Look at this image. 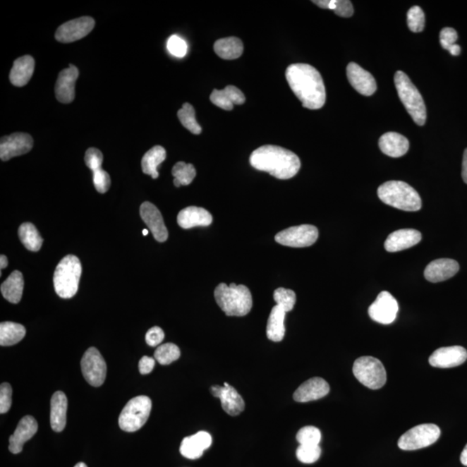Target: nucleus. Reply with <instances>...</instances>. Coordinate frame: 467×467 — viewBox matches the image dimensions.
I'll list each match as a JSON object with an SVG mask.
<instances>
[{
  "mask_svg": "<svg viewBox=\"0 0 467 467\" xmlns=\"http://www.w3.org/2000/svg\"><path fill=\"white\" fill-rule=\"evenodd\" d=\"M38 430V424L32 416L23 417L18 424L16 430L9 439V450L11 454H20L23 447L32 439Z\"/></svg>",
  "mask_w": 467,
  "mask_h": 467,
  "instance_id": "nucleus-19",
  "label": "nucleus"
},
{
  "mask_svg": "<svg viewBox=\"0 0 467 467\" xmlns=\"http://www.w3.org/2000/svg\"><path fill=\"white\" fill-rule=\"evenodd\" d=\"M330 392V386L323 378L313 377L305 381L293 394V399L297 403H308V401L321 399Z\"/></svg>",
  "mask_w": 467,
  "mask_h": 467,
  "instance_id": "nucleus-21",
  "label": "nucleus"
},
{
  "mask_svg": "<svg viewBox=\"0 0 467 467\" xmlns=\"http://www.w3.org/2000/svg\"><path fill=\"white\" fill-rule=\"evenodd\" d=\"M422 241V233L413 229H399L390 233L385 241V250L389 253H395L408 250Z\"/></svg>",
  "mask_w": 467,
  "mask_h": 467,
  "instance_id": "nucleus-22",
  "label": "nucleus"
},
{
  "mask_svg": "<svg viewBox=\"0 0 467 467\" xmlns=\"http://www.w3.org/2000/svg\"><path fill=\"white\" fill-rule=\"evenodd\" d=\"M461 461L463 465L467 466V444L465 449H463L461 455Z\"/></svg>",
  "mask_w": 467,
  "mask_h": 467,
  "instance_id": "nucleus-54",
  "label": "nucleus"
},
{
  "mask_svg": "<svg viewBox=\"0 0 467 467\" xmlns=\"http://www.w3.org/2000/svg\"><path fill=\"white\" fill-rule=\"evenodd\" d=\"M250 162L255 169L269 174L278 179H290L301 169L298 157L281 147L266 145L252 152Z\"/></svg>",
  "mask_w": 467,
  "mask_h": 467,
  "instance_id": "nucleus-2",
  "label": "nucleus"
},
{
  "mask_svg": "<svg viewBox=\"0 0 467 467\" xmlns=\"http://www.w3.org/2000/svg\"><path fill=\"white\" fill-rule=\"evenodd\" d=\"M346 71L351 85L359 94L370 97L377 91V83L373 75L370 72L363 70L358 64L350 63L348 64Z\"/></svg>",
  "mask_w": 467,
  "mask_h": 467,
  "instance_id": "nucleus-18",
  "label": "nucleus"
},
{
  "mask_svg": "<svg viewBox=\"0 0 467 467\" xmlns=\"http://www.w3.org/2000/svg\"><path fill=\"white\" fill-rule=\"evenodd\" d=\"M214 51L221 59L225 60L237 59L243 55V42L236 37L222 38L214 44Z\"/></svg>",
  "mask_w": 467,
  "mask_h": 467,
  "instance_id": "nucleus-32",
  "label": "nucleus"
},
{
  "mask_svg": "<svg viewBox=\"0 0 467 467\" xmlns=\"http://www.w3.org/2000/svg\"><path fill=\"white\" fill-rule=\"evenodd\" d=\"M35 61L30 56H24L15 60L10 72V81L16 87H24L33 75Z\"/></svg>",
  "mask_w": 467,
  "mask_h": 467,
  "instance_id": "nucleus-28",
  "label": "nucleus"
},
{
  "mask_svg": "<svg viewBox=\"0 0 467 467\" xmlns=\"http://www.w3.org/2000/svg\"><path fill=\"white\" fill-rule=\"evenodd\" d=\"M25 281L21 272H13L10 277L2 283L1 293L6 301L13 304L20 302L23 291H24Z\"/></svg>",
  "mask_w": 467,
  "mask_h": 467,
  "instance_id": "nucleus-31",
  "label": "nucleus"
},
{
  "mask_svg": "<svg viewBox=\"0 0 467 467\" xmlns=\"http://www.w3.org/2000/svg\"><path fill=\"white\" fill-rule=\"evenodd\" d=\"M408 25L413 32H422L425 26V15L420 6H413L408 13Z\"/></svg>",
  "mask_w": 467,
  "mask_h": 467,
  "instance_id": "nucleus-42",
  "label": "nucleus"
},
{
  "mask_svg": "<svg viewBox=\"0 0 467 467\" xmlns=\"http://www.w3.org/2000/svg\"><path fill=\"white\" fill-rule=\"evenodd\" d=\"M152 411V401L145 396L133 398L125 406L119 417V426L125 432L140 430L147 422Z\"/></svg>",
  "mask_w": 467,
  "mask_h": 467,
  "instance_id": "nucleus-7",
  "label": "nucleus"
},
{
  "mask_svg": "<svg viewBox=\"0 0 467 467\" xmlns=\"http://www.w3.org/2000/svg\"><path fill=\"white\" fill-rule=\"evenodd\" d=\"M95 22L91 17H82L64 23L57 29L56 40L60 43L68 44L85 37L95 28Z\"/></svg>",
  "mask_w": 467,
  "mask_h": 467,
  "instance_id": "nucleus-13",
  "label": "nucleus"
},
{
  "mask_svg": "<svg viewBox=\"0 0 467 467\" xmlns=\"http://www.w3.org/2000/svg\"><path fill=\"white\" fill-rule=\"evenodd\" d=\"M395 84L398 95L406 110L417 125L423 126L427 120V109L422 95L403 71H397Z\"/></svg>",
  "mask_w": 467,
  "mask_h": 467,
  "instance_id": "nucleus-6",
  "label": "nucleus"
},
{
  "mask_svg": "<svg viewBox=\"0 0 467 467\" xmlns=\"http://www.w3.org/2000/svg\"><path fill=\"white\" fill-rule=\"evenodd\" d=\"M164 333L162 328L154 327L150 329L145 335V341L148 346L155 347L163 342Z\"/></svg>",
  "mask_w": 467,
  "mask_h": 467,
  "instance_id": "nucleus-49",
  "label": "nucleus"
},
{
  "mask_svg": "<svg viewBox=\"0 0 467 467\" xmlns=\"http://www.w3.org/2000/svg\"><path fill=\"white\" fill-rule=\"evenodd\" d=\"M25 334L24 325L13 322H2L0 324V346H14L20 342Z\"/></svg>",
  "mask_w": 467,
  "mask_h": 467,
  "instance_id": "nucleus-34",
  "label": "nucleus"
},
{
  "mask_svg": "<svg viewBox=\"0 0 467 467\" xmlns=\"http://www.w3.org/2000/svg\"><path fill=\"white\" fill-rule=\"evenodd\" d=\"M286 313L285 310L278 305L272 309L267 325V336L271 341L281 342L284 339Z\"/></svg>",
  "mask_w": 467,
  "mask_h": 467,
  "instance_id": "nucleus-30",
  "label": "nucleus"
},
{
  "mask_svg": "<svg viewBox=\"0 0 467 467\" xmlns=\"http://www.w3.org/2000/svg\"><path fill=\"white\" fill-rule=\"evenodd\" d=\"M214 296L218 306L227 316L243 317L251 311L252 296L246 286H237L235 283L227 286L221 283L217 286Z\"/></svg>",
  "mask_w": 467,
  "mask_h": 467,
  "instance_id": "nucleus-3",
  "label": "nucleus"
},
{
  "mask_svg": "<svg viewBox=\"0 0 467 467\" xmlns=\"http://www.w3.org/2000/svg\"><path fill=\"white\" fill-rule=\"evenodd\" d=\"M78 76V68L72 64L59 73L55 87L57 101L65 103V104L74 101L75 86Z\"/></svg>",
  "mask_w": 467,
  "mask_h": 467,
  "instance_id": "nucleus-20",
  "label": "nucleus"
},
{
  "mask_svg": "<svg viewBox=\"0 0 467 467\" xmlns=\"http://www.w3.org/2000/svg\"><path fill=\"white\" fill-rule=\"evenodd\" d=\"M18 236L24 246L30 251H40L44 243V239L35 226L30 223L23 224L19 227Z\"/></svg>",
  "mask_w": 467,
  "mask_h": 467,
  "instance_id": "nucleus-35",
  "label": "nucleus"
},
{
  "mask_svg": "<svg viewBox=\"0 0 467 467\" xmlns=\"http://www.w3.org/2000/svg\"><path fill=\"white\" fill-rule=\"evenodd\" d=\"M246 101L242 91L235 86H227L223 90H214L210 102L224 110H232L235 105H242Z\"/></svg>",
  "mask_w": 467,
  "mask_h": 467,
  "instance_id": "nucleus-27",
  "label": "nucleus"
},
{
  "mask_svg": "<svg viewBox=\"0 0 467 467\" xmlns=\"http://www.w3.org/2000/svg\"><path fill=\"white\" fill-rule=\"evenodd\" d=\"M399 305L392 293L382 291L369 308L370 319L382 325H389L396 319Z\"/></svg>",
  "mask_w": 467,
  "mask_h": 467,
  "instance_id": "nucleus-12",
  "label": "nucleus"
},
{
  "mask_svg": "<svg viewBox=\"0 0 467 467\" xmlns=\"http://www.w3.org/2000/svg\"><path fill=\"white\" fill-rule=\"evenodd\" d=\"M319 231L315 226L303 224L293 226L279 232L275 241L279 244L291 248H306L317 242Z\"/></svg>",
  "mask_w": 467,
  "mask_h": 467,
  "instance_id": "nucleus-10",
  "label": "nucleus"
},
{
  "mask_svg": "<svg viewBox=\"0 0 467 467\" xmlns=\"http://www.w3.org/2000/svg\"><path fill=\"white\" fill-rule=\"evenodd\" d=\"M379 147L387 156L400 158L408 152L409 142L407 138L400 133L389 132L380 138Z\"/></svg>",
  "mask_w": 467,
  "mask_h": 467,
  "instance_id": "nucleus-26",
  "label": "nucleus"
},
{
  "mask_svg": "<svg viewBox=\"0 0 467 467\" xmlns=\"http://www.w3.org/2000/svg\"><path fill=\"white\" fill-rule=\"evenodd\" d=\"M178 117L182 125L190 133L196 135H200L202 128L196 120V112L190 103H185L182 109L178 110Z\"/></svg>",
  "mask_w": 467,
  "mask_h": 467,
  "instance_id": "nucleus-38",
  "label": "nucleus"
},
{
  "mask_svg": "<svg viewBox=\"0 0 467 467\" xmlns=\"http://www.w3.org/2000/svg\"><path fill=\"white\" fill-rule=\"evenodd\" d=\"M81 368L84 378L91 386L99 387L104 384L107 363L97 348L91 347L84 353Z\"/></svg>",
  "mask_w": 467,
  "mask_h": 467,
  "instance_id": "nucleus-11",
  "label": "nucleus"
},
{
  "mask_svg": "<svg viewBox=\"0 0 467 467\" xmlns=\"http://www.w3.org/2000/svg\"><path fill=\"white\" fill-rule=\"evenodd\" d=\"M102 162V152L99 149L94 147L87 149L85 154V163L92 171L101 170Z\"/></svg>",
  "mask_w": 467,
  "mask_h": 467,
  "instance_id": "nucleus-44",
  "label": "nucleus"
},
{
  "mask_svg": "<svg viewBox=\"0 0 467 467\" xmlns=\"http://www.w3.org/2000/svg\"><path fill=\"white\" fill-rule=\"evenodd\" d=\"M11 396H13V388L7 382L0 386V413H6L10 411L11 407Z\"/></svg>",
  "mask_w": 467,
  "mask_h": 467,
  "instance_id": "nucleus-47",
  "label": "nucleus"
},
{
  "mask_svg": "<svg viewBox=\"0 0 467 467\" xmlns=\"http://www.w3.org/2000/svg\"><path fill=\"white\" fill-rule=\"evenodd\" d=\"M212 444V435L209 432L200 431L183 439L180 446V453L187 459H197L202 456Z\"/></svg>",
  "mask_w": 467,
  "mask_h": 467,
  "instance_id": "nucleus-24",
  "label": "nucleus"
},
{
  "mask_svg": "<svg viewBox=\"0 0 467 467\" xmlns=\"http://www.w3.org/2000/svg\"><path fill=\"white\" fill-rule=\"evenodd\" d=\"M68 399L62 392H56L51 401V426L53 430L62 432L67 423Z\"/></svg>",
  "mask_w": 467,
  "mask_h": 467,
  "instance_id": "nucleus-29",
  "label": "nucleus"
},
{
  "mask_svg": "<svg viewBox=\"0 0 467 467\" xmlns=\"http://www.w3.org/2000/svg\"><path fill=\"white\" fill-rule=\"evenodd\" d=\"M467 359V351L462 346L442 347L432 352L430 363L436 368H454L461 365Z\"/></svg>",
  "mask_w": 467,
  "mask_h": 467,
  "instance_id": "nucleus-16",
  "label": "nucleus"
},
{
  "mask_svg": "<svg viewBox=\"0 0 467 467\" xmlns=\"http://www.w3.org/2000/svg\"><path fill=\"white\" fill-rule=\"evenodd\" d=\"M440 430L435 424H422L406 432L398 440L401 450L413 451L425 449L437 442Z\"/></svg>",
  "mask_w": 467,
  "mask_h": 467,
  "instance_id": "nucleus-9",
  "label": "nucleus"
},
{
  "mask_svg": "<svg viewBox=\"0 0 467 467\" xmlns=\"http://www.w3.org/2000/svg\"><path fill=\"white\" fill-rule=\"evenodd\" d=\"M321 449L320 446L301 445L296 451V456L298 461L305 464H313L320 459Z\"/></svg>",
  "mask_w": 467,
  "mask_h": 467,
  "instance_id": "nucleus-43",
  "label": "nucleus"
},
{
  "mask_svg": "<svg viewBox=\"0 0 467 467\" xmlns=\"http://www.w3.org/2000/svg\"><path fill=\"white\" fill-rule=\"evenodd\" d=\"M274 300L286 313H289L296 305V294L293 290L279 288L274 291Z\"/></svg>",
  "mask_w": 467,
  "mask_h": 467,
  "instance_id": "nucleus-40",
  "label": "nucleus"
},
{
  "mask_svg": "<svg viewBox=\"0 0 467 467\" xmlns=\"http://www.w3.org/2000/svg\"><path fill=\"white\" fill-rule=\"evenodd\" d=\"M166 159V149L156 145L149 150L141 160V167L145 174L151 175L153 179L159 178L158 166Z\"/></svg>",
  "mask_w": 467,
  "mask_h": 467,
  "instance_id": "nucleus-33",
  "label": "nucleus"
},
{
  "mask_svg": "<svg viewBox=\"0 0 467 467\" xmlns=\"http://www.w3.org/2000/svg\"><path fill=\"white\" fill-rule=\"evenodd\" d=\"M154 366L155 359L145 356V357L140 359L139 363L140 372L142 375H147L151 373L152 370L154 369Z\"/></svg>",
  "mask_w": 467,
  "mask_h": 467,
  "instance_id": "nucleus-50",
  "label": "nucleus"
},
{
  "mask_svg": "<svg viewBox=\"0 0 467 467\" xmlns=\"http://www.w3.org/2000/svg\"><path fill=\"white\" fill-rule=\"evenodd\" d=\"M296 439L301 445L319 446L321 440V432L319 428L315 427H304L298 432Z\"/></svg>",
  "mask_w": 467,
  "mask_h": 467,
  "instance_id": "nucleus-41",
  "label": "nucleus"
},
{
  "mask_svg": "<svg viewBox=\"0 0 467 467\" xmlns=\"http://www.w3.org/2000/svg\"><path fill=\"white\" fill-rule=\"evenodd\" d=\"M140 212L141 218L148 226L155 240L159 243L166 242L168 238V231L159 209L152 202H145L140 206Z\"/></svg>",
  "mask_w": 467,
  "mask_h": 467,
  "instance_id": "nucleus-17",
  "label": "nucleus"
},
{
  "mask_svg": "<svg viewBox=\"0 0 467 467\" xmlns=\"http://www.w3.org/2000/svg\"><path fill=\"white\" fill-rule=\"evenodd\" d=\"M286 81L304 108H323L327 99L322 76L309 64H292L286 71Z\"/></svg>",
  "mask_w": 467,
  "mask_h": 467,
  "instance_id": "nucleus-1",
  "label": "nucleus"
},
{
  "mask_svg": "<svg viewBox=\"0 0 467 467\" xmlns=\"http://www.w3.org/2000/svg\"><path fill=\"white\" fill-rule=\"evenodd\" d=\"M75 467H87L86 464H84L83 462H79L75 466Z\"/></svg>",
  "mask_w": 467,
  "mask_h": 467,
  "instance_id": "nucleus-55",
  "label": "nucleus"
},
{
  "mask_svg": "<svg viewBox=\"0 0 467 467\" xmlns=\"http://www.w3.org/2000/svg\"><path fill=\"white\" fill-rule=\"evenodd\" d=\"M177 220L180 227L189 229L207 227L212 224L213 217L208 210L200 207L190 206L178 213Z\"/></svg>",
  "mask_w": 467,
  "mask_h": 467,
  "instance_id": "nucleus-25",
  "label": "nucleus"
},
{
  "mask_svg": "<svg viewBox=\"0 0 467 467\" xmlns=\"http://www.w3.org/2000/svg\"><path fill=\"white\" fill-rule=\"evenodd\" d=\"M356 378L370 389L382 388L387 382V373L380 360L373 357H362L356 360L353 365Z\"/></svg>",
  "mask_w": 467,
  "mask_h": 467,
  "instance_id": "nucleus-8",
  "label": "nucleus"
},
{
  "mask_svg": "<svg viewBox=\"0 0 467 467\" xmlns=\"http://www.w3.org/2000/svg\"><path fill=\"white\" fill-rule=\"evenodd\" d=\"M313 3L320 8L332 10L339 17L350 18L354 13L353 6L349 0H317Z\"/></svg>",
  "mask_w": 467,
  "mask_h": 467,
  "instance_id": "nucleus-37",
  "label": "nucleus"
},
{
  "mask_svg": "<svg viewBox=\"0 0 467 467\" xmlns=\"http://www.w3.org/2000/svg\"><path fill=\"white\" fill-rule=\"evenodd\" d=\"M449 51L451 56H459L461 52V46L454 44V46H451Z\"/></svg>",
  "mask_w": 467,
  "mask_h": 467,
  "instance_id": "nucleus-52",
  "label": "nucleus"
},
{
  "mask_svg": "<svg viewBox=\"0 0 467 467\" xmlns=\"http://www.w3.org/2000/svg\"><path fill=\"white\" fill-rule=\"evenodd\" d=\"M93 182L95 189L99 193H106L110 188V176L104 170H99L93 172Z\"/></svg>",
  "mask_w": 467,
  "mask_h": 467,
  "instance_id": "nucleus-46",
  "label": "nucleus"
},
{
  "mask_svg": "<svg viewBox=\"0 0 467 467\" xmlns=\"http://www.w3.org/2000/svg\"><path fill=\"white\" fill-rule=\"evenodd\" d=\"M171 174L174 177V186L176 187H180L182 186H189L193 181L195 177H196L197 171L193 164L178 162L172 168Z\"/></svg>",
  "mask_w": 467,
  "mask_h": 467,
  "instance_id": "nucleus-36",
  "label": "nucleus"
},
{
  "mask_svg": "<svg viewBox=\"0 0 467 467\" xmlns=\"http://www.w3.org/2000/svg\"><path fill=\"white\" fill-rule=\"evenodd\" d=\"M33 147L32 137L25 133H15L1 138L0 141V159L7 162L14 157L25 154Z\"/></svg>",
  "mask_w": 467,
  "mask_h": 467,
  "instance_id": "nucleus-14",
  "label": "nucleus"
},
{
  "mask_svg": "<svg viewBox=\"0 0 467 467\" xmlns=\"http://www.w3.org/2000/svg\"><path fill=\"white\" fill-rule=\"evenodd\" d=\"M82 274V264L75 255H68L57 265L53 277L57 296L71 298L78 293Z\"/></svg>",
  "mask_w": 467,
  "mask_h": 467,
  "instance_id": "nucleus-5",
  "label": "nucleus"
},
{
  "mask_svg": "<svg viewBox=\"0 0 467 467\" xmlns=\"http://www.w3.org/2000/svg\"><path fill=\"white\" fill-rule=\"evenodd\" d=\"M462 178L467 185V148L464 152V155H463Z\"/></svg>",
  "mask_w": 467,
  "mask_h": 467,
  "instance_id": "nucleus-51",
  "label": "nucleus"
},
{
  "mask_svg": "<svg viewBox=\"0 0 467 467\" xmlns=\"http://www.w3.org/2000/svg\"><path fill=\"white\" fill-rule=\"evenodd\" d=\"M7 266H8V260H7L6 255H2L0 256V267H1V269H4Z\"/></svg>",
  "mask_w": 467,
  "mask_h": 467,
  "instance_id": "nucleus-53",
  "label": "nucleus"
},
{
  "mask_svg": "<svg viewBox=\"0 0 467 467\" xmlns=\"http://www.w3.org/2000/svg\"><path fill=\"white\" fill-rule=\"evenodd\" d=\"M180 358L179 348L174 344L167 343L157 348L154 358L160 365H168Z\"/></svg>",
  "mask_w": 467,
  "mask_h": 467,
  "instance_id": "nucleus-39",
  "label": "nucleus"
},
{
  "mask_svg": "<svg viewBox=\"0 0 467 467\" xmlns=\"http://www.w3.org/2000/svg\"><path fill=\"white\" fill-rule=\"evenodd\" d=\"M458 40V34L456 30L453 28H446L442 30L439 33V42L443 49L449 51L451 46L456 44Z\"/></svg>",
  "mask_w": 467,
  "mask_h": 467,
  "instance_id": "nucleus-48",
  "label": "nucleus"
},
{
  "mask_svg": "<svg viewBox=\"0 0 467 467\" xmlns=\"http://www.w3.org/2000/svg\"><path fill=\"white\" fill-rule=\"evenodd\" d=\"M459 265L451 259H438L432 261L424 271V277L432 283L445 281L458 273Z\"/></svg>",
  "mask_w": 467,
  "mask_h": 467,
  "instance_id": "nucleus-23",
  "label": "nucleus"
},
{
  "mask_svg": "<svg viewBox=\"0 0 467 467\" xmlns=\"http://www.w3.org/2000/svg\"><path fill=\"white\" fill-rule=\"evenodd\" d=\"M168 51L171 54L177 57H183L186 55L187 44L183 38L174 35L167 42Z\"/></svg>",
  "mask_w": 467,
  "mask_h": 467,
  "instance_id": "nucleus-45",
  "label": "nucleus"
},
{
  "mask_svg": "<svg viewBox=\"0 0 467 467\" xmlns=\"http://www.w3.org/2000/svg\"><path fill=\"white\" fill-rule=\"evenodd\" d=\"M210 392L213 396L219 398L222 407L228 415L236 416L244 411L245 403L243 397L228 382H224V386H212Z\"/></svg>",
  "mask_w": 467,
  "mask_h": 467,
  "instance_id": "nucleus-15",
  "label": "nucleus"
},
{
  "mask_svg": "<svg viewBox=\"0 0 467 467\" xmlns=\"http://www.w3.org/2000/svg\"><path fill=\"white\" fill-rule=\"evenodd\" d=\"M143 235H144V236H147V235H148V231H147V229H144V231H143Z\"/></svg>",
  "mask_w": 467,
  "mask_h": 467,
  "instance_id": "nucleus-56",
  "label": "nucleus"
},
{
  "mask_svg": "<svg viewBox=\"0 0 467 467\" xmlns=\"http://www.w3.org/2000/svg\"><path fill=\"white\" fill-rule=\"evenodd\" d=\"M377 195L382 202L404 212H418L423 202L420 195L403 181H389L379 186Z\"/></svg>",
  "mask_w": 467,
  "mask_h": 467,
  "instance_id": "nucleus-4",
  "label": "nucleus"
}]
</instances>
